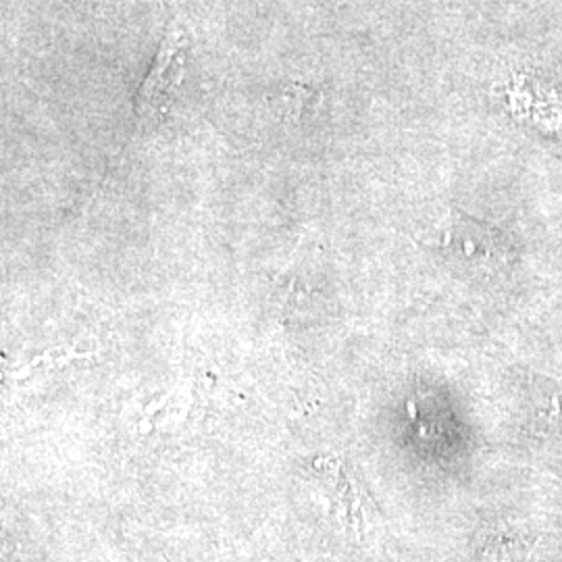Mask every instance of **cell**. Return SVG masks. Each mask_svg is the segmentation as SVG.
Returning <instances> with one entry per match:
<instances>
[{
  "label": "cell",
  "mask_w": 562,
  "mask_h": 562,
  "mask_svg": "<svg viewBox=\"0 0 562 562\" xmlns=\"http://www.w3.org/2000/svg\"><path fill=\"white\" fill-rule=\"evenodd\" d=\"M442 246L450 257L462 262L503 261V246L496 232L464 217L462 213L448 223Z\"/></svg>",
  "instance_id": "2"
},
{
  "label": "cell",
  "mask_w": 562,
  "mask_h": 562,
  "mask_svg": "<svg viewBox=\"0 0 562 562\" xmlns=\"http://www.w3.org/2000/svg\"><path fill=\"white\" fill-rule=\"evenodd\" d=\"M183 80V36L171 25L162 38L161 50L136 94V115L144 123H157L176 101Z\"/></svg>",
  "instance_id": "1"
}]
</instances>
